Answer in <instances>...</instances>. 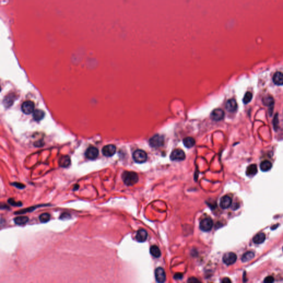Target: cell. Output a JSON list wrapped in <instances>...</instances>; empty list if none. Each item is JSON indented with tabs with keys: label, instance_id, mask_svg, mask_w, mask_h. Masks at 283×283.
Returning a JSON list of instances; mask_svg holds the SVG:
<instances>
[{
	"label": "cell",
	"instance_id": "cell-1",
	"mask_svg": "<svg viewBox=\"0 0 283 283\" xmlns=\"http://www.w3.org/2000/svg\"><path fill=\"white\" fill-rule=\"evenodd\" d=\"M122 178L126 185L132 186L138 182L139 178L136 173L133 172H123L122 175Z\"/></svg>",
	"mask_w": 283,
	"mask_h": 283
},
{
	"label": "cell",
	"instance_id": "cell-2",
	"mask_svg": "<svg viewBox=\"0 0 283 283\" xmlns=\"http://www.w3.org/2000/svg\"><path fill=\"white\" fill-rule=\"evenodd\" d=\"M149 143L150 145L153 148H159L162 147L164 143V137L160 135H155L150 138Z\"/></svg>",
	"mask_w": 283,
	"mask_h": 283
},
{
	"label": "cell",
	"instance_id": "cell-3",
	"mask_svg": "<svg viewBox=\"0 0 283 283\" xmlns=\"http://www.w3.org/2000/svg\"><path fill=\"white\" fill-rule=\"evenodd\" d=\"M133 158L137 163H143L147 160V154L142 150H137L133 154Z\"/></svg>",
	"mask_w": 283,
	"mask_h": 283
},
{
	"label": "cell",
	"instance_id": "cell-4",
	"mask_svg": "<svg viewBox=\"0 0 283 283\" xmlns=\"http://www.w3.org/2000/svg\"><path fill=\"white\" fill-rule=\"evenodd\" d=\"M213 221L211 218H205L201 220L200 223V229L204 232H209L211 231L213 227Z\"/></svg>",
	"mask_w": 283,
	"mask_h": 283
},
{
	"label": "cell",
	"instance_id": "cell-5",
	"mask_svg": "<svg viewBox=\"0 0 283 283\" xmlns=\"http://www.w3.org/2000/svg\"><path fill=\"white\" fill-rule=\"evenodd\" d=\"M170 159L173 161H182L185 158V153L180 149H176L172 152Z\"/></svg>",
	"mask_w": 283,
	"mask_h": 283
},
{
	"label": "cell",
	"instance_id": "cell-6",
	"mask_svg": "<svg viewBox=\"0 0 283 283\" xmlns=\"http://www.w3.org/2000/svg\"><path fill=\"white\" fill-rule=\"evenodd\" d=\"M21 108L24 114L30 115L34 111V104L32 101H25L22 105Z\"/></svg>",
	"mask_w": 283,
	"mask_h": 283
},
{
	"label": "cell",
	"instance_id": "cell-7",
	"mask_svg": "<svg viewBox=\"0 0 283 283\" xmlns=\"http://www.w3.org/2000/svg\"><path fill=\"white\" fill-rule=\"evenodd\" d=\"M237 260V256L235 253L228 252L223 257V262L227 266L233 264Z\"/></svg>",
	"mask_w": 283,
	"mask_h": 283
},
{
	"label": "cell",
	"instance_id": "cell-8",
	"mask_svg": "<svg viewBox=\"0 0 283 283\" xmlns=\"http://www.w3.org/2000/svg\"><path fill=\"white\" fill-rule=\"evenodd\" d=\"M155 277L156 281L158 283H163L166 280V273L163 268L158 267L155 269Z\"/></svg>",
	"mask_w": 283,
	"mask_h": 283
},
{
	"label": "cell",
	"instance_id": "cell-9",
	"mask_svg": "<svg viewBox=\"0 0 283 283\" xmlns=\"http://www.w3.org/2000/svg\"><path fill=\"white\" fill-rule=\"evenodd\" d=\"M98 150L94 147H91L87 149L85 152V156L90 160H95L98 158Z\"/></svg>",
	"mask_w": 283,
	"mask_h": 283
},
{
	"label": "cell",
	"instance_id": "cell-10",
	"mask_svg": "<svg viewBox=\"0 0 283 283\" xmlns=\"http://www.w3.org/2000/svg\"><path fill=\"white\" fill-rule=\"evenodd\" d=\"M116 151V148L115 145H108L104 146L102 148V154L107 157H110L114 155Z\"/></svg>",
	"mask_w": 283,
	"mask_h": 283
},
{
	"label": "cell",
	"instance_id": "cell-11",
	"mask_svg": "<svg viewBox=\"0 0 283 283\" xmlns=\"http://www.w3.org/2000/svg\"><path fill=\"white\" fill-rule=\"evenodd\" d=\"M225 116V113L220 108H217L214 110L211 114V117L213 120L219 121L222 120Z\"/></svg>",
	"mask_w": 283,
	"mask_h": 283
},
{
	"label": "cell",
	"instance_id": "cell-12",
	"mask_svg": "<svg viewBox=\"0 0 283 283\" xmlns=\"http://www.w3.org/2000/svg\"><path fill=\"white\" fill-rule=\"evenodd\" d=\"M148 233L145 229H139L136 233L135 238L138 242H144L147 239Z\"/></svg>",
	"mask_w": 283,
	"mask_h": 283
},
{
	"label": "cell",
	"instance_id": "cell-13",
	"mask_svg": "<svg viewBox=\"0 0 283 283\" xmlns=\"http://www.w3.org/2000/svg\"><path fill=\"white\" fill-rule=\"evenodd\" d=\"M232 204V199L229 196H224L220 200L219 205L223 209L229 208Z\"/></svg>",
	"mask_w": 283,
	"mask_h": 283
},
{
	"label": "cell",
	"instance_id": "cell-14",
	"mask_svg": "<svg viewBox=\"0 0 283 283\" xmlns=\"http://www.w3.org/2000/svg\"><path fill=\"white\" fill-rule=\"evenodd\" d=\"M226 108L227 111L233 113L236 111L237 109V104L236 100L234 99H231L227 102Z\"/></svg>",
	"mask_w": 283,
	"mask_h": 283
},
{
	"label": "cell",
	"instance_id": "cell-15",
	"mask_svg": "<svg viewBox=\"0 0 283 283\" xmlns=\"http://www.w3.org/2000/svg\"><path fill=\"white\" fill-rule=\"evenodd\" d=\"M273 80L274 83L276 85H283V73L281 72H276L273 76Z\"/></svg>",
	"mask_w": 283,
	"mask_h": 283
},
{
	"label": "cell",
	"instance_id": "cell-16",
	"mask_svg": "<svg viewBox=\"0 0 283 283\" xmlns=\"http://www.w3.org/2000/svg\"><path fill=\"white\" fill-rule=\"evenodd\" d=\"M70 159L69 156L65 155L61 157L59 161V164L61 167L67 168L70 165Z\"/></svg>",
	"mask_w": 283,
	"mask_h": 283
},
{
	"label": "cell",
	"instance_id": "cell-17",
	"mask_svg": "<svg viewBox=\"0 0 283 283\" xmlns=\"http://www.w3.org/2000/svg\"><path fill=\"white\" fill-rule=\"evenodd\" d=\"M266 240V235L264 233H259L253 237V242L256 244H260Z\"/></svg>",
	"mask_w": 283,
	"mask_h": 283
},
{
	"label": "cell",
	"instance_id": "cell-18",
	"mask_svg": "<svg viewBox=\"0 0 283 283\" xmlns=\"http://www.w3.org/2000/svg\"><path fill=\"white\" fill-rule=\"evenodd\" d=\"M29 221V218L27 216H19L14 219V222L18 225H23Z\"/></svg>",
	"mask_w": 283,
	"mask_h": 283
},
{
	"label": "cell",
	"instance_id": "cell-19",
	"mask_svg": "<svg viewBox=\"0 0 283 283\" xmlns=\"http://www.w3.org/2000/svg\"><path fill=\"white\" fill-rule=\"evenodd\" d=\"M257 173V166L256 164L250 165L246 170V174L248 176H253Z\"/></svg>",
	"mask_w": 283,
	"mask_h": 283
},
{
	"label": "cell",
	"instance_id": "cell-20",
	"mask_svg": "<svg viewBox=\"0 0 283 283\" xmlns=\"http://www.w3.org/2000/svg\"><path fill=\"white\" fill-rule=\"evenodd\" d=\"M183 143L186 148H190L192 147L195 144V141L194 138L191 137H186L183 140Z\"/></svg>",
	"mask_w": 283,
	"mask_h": 283
},
{
	"label": "cell",
	"instance_id": "cell-21",
	"mask_svg": "<svg viewBox=\"0 0 283 283\" xmlns=\"http://www.w3.org/2000/svg\"><path fill=\"white\" fill-rule=\"evenodd\" d=\"M272 167V164L268 160H265L261 163L260 165V169L263 172H268L271 169Z\"/></svg>",
	"mask_w": 283,
	"mask_h": 283
},
{
	"label": "cell",
	"instance_id": "cell-22",
	"mask_svg": "<svg viewBox=\"0 0 283 283\" xmlns=\"http://www.w3.org/2000/svg\"><path fill=\"white\" fill-rule=\"evenodd\" d=\"M150 253L152 256L154 257L155 258H159L161 256V252L158 246L153 245L150 248Z\"/></svg>",
	"mask_w": 283,
	"mask_h": 283
},
{
	"label": "cell",
	"instance_id": "cell-23",
	"mask_svg": "<svg viewBox=\"0 0 283 283\" xmlns=\"http://www.w3.org/2000/svg\"><path fill=\"white\" fill-rule=\"evenodd\" d=\"M254 257V253L253 252H247L243 255L242 261L243 262H247L252 260Z\"/></svg>",
	"mask_w": 283,
	"mask_h": 283
},
{
	"label": "cell",
	"instance_id": "cell-24",
	"mask_svg": "<svg viewBox=\"0 0 283 283\" xmlns=\"http://www.w3.org/2000/svg\"><path fill=\"white\" fill-rule=\"evenodd\" d=\"M44 116V112L41 110H36L33 112V118L36 121H41Z\"/></svg>",
	"mask_w": 283,
	"mask_h": 283
},
{
	"label": "cell",
	"instance_id": "cell-25",
	"mask_svg": "<svg viewBox=\"0 0 283 283\" xmlns=\"http://www.w3.org/2000/svg\"><path fill=\"white\" fill-rule=\"evenodd\" d=\"M263 102L264 105L267 106H271L272 105L274 104V99L273 98L270 96H264L263 98Z\"/></svg>",
	"mask_w": 283,
	"mask_h": 283
},
{
	"label": "cell",
	"instance_id": "cell-26",
	"mask_svg": "<svg viewBox=\"0 0 283 283\" xmlns=\"http://www.w3.org/2000/svg\"><path fill=\"white\" fill-rule=\"evenodd\" d=\"M51 215L48 213H42L39 216V220L42 223H46L51 219Z\"/></svg>",
	"mask_w": 283,
	"mask_h": 283
},
{
	"label": "cell",
	"instance_id": "cell-27",
	"mask_svg": "<svg viewBox=\"0 0 283 283\" xmlns=\"http://www.w3.org/2000/svg\"><path fill=\"white\" fill-rule=\"evenodd\" d=\"M252 98H253V95H252V94L250 92H247L246 93L245 95H244V97L243 98V102L244 104H248L249 102H250L252 99Z\"/></svg>",
	"mask_w": 283,
	"mask_h": 283
},
{
	"label": "cell",
	"instance_id": "cell-28",
	"mask_svg": "<svg viewBox=\"0 0 283 283\" xmlns=\"http://www.w3.org/2000/svg\"><path fill=\"white\" fill-rule=\"evenodd\" d=\"M8 203L11 205L14 206H21L22 205V204L20 202H16L14 199H10L8 200Z\"/></svg>",
	"mask_w": 283,
	"mask_h": 283
},
{
	"label": "cell",
	"instance_id": "cell-29",
	"mask_svg": "<svg viewBox=\"0 0 283 283\" xmlns=\"http://www.w3.org/2000/svg\"><path fill=\"white\" fill-rule=\"evenodd\" d=\"M274 279L273 276H268L265 278L264 282L266 283H271L274 282Z\"/></svg>",
	"mask_w": 283,
	"mask_h": 283
},
{
	"label": "cell",
	"instance_id": "cell-30",
	"mask_svg": "<svg viewBox=\"0 0 283 283\" xmlns=\"http://www.w3.org/2000/svg\"><path fill=\"white\" fill-rule=\"evenodd\" d=\"M13 185L14 186H16L17 188L18 189H23L24 188H25V185L22 184H20V183H18V182H14L13 184Z\"/></svg>",
	"mask_w": 283,
	"mask_h": 283
},
{
	"label": "cell",
	"instance_id": "cell-31",
	"mask_svg": "<svg viewBox=\"0 0 283 283\" xmlns=\"http://www.w3.org/2000/svg\"><path fill=\"white\" fill-rule=\"evenodd\" d=\"M222 283H231V281L229 280V278H224V279L222 280Z\"/></svg>",
	"mask_w": 283,
	"mask_h": 283
},
{
	"label": "cell",
	"instance_id": "cell-32",
	"mask_svg": "<svg viewBox=\"0 0 283 283\" xmlns=\"http://www.w3.org/2000/svg\"><path fill=\"white\" fill-rule=\"evenodd\" d=\"M188 281L191 283V282H197V281H199L197 280V279H195V278H193V279H192V278H190V279Z\"/></svg>",
	"mask_w": 283,
	"mask_h": 283
},
{
	"label": "cell",
	"instance_id": "cell-33",
	"mask_svg": "<svg viewBox=\"0 0 283 283\" xmlns=\"http://www.w3.org/2000/svg\"></svg>",
	"mask_w": 283,
	"mask_h": 283
}]
</instances>
